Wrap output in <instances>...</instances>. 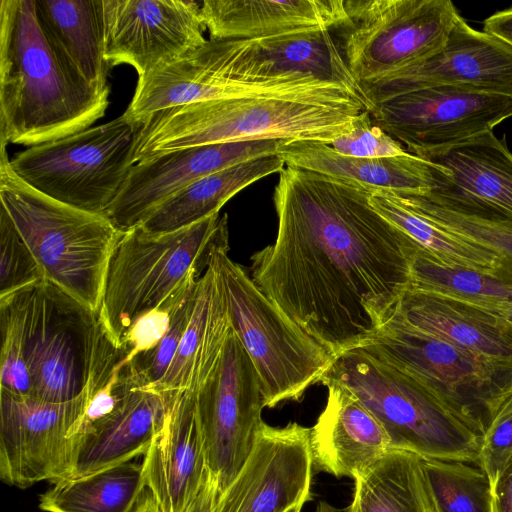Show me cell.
<instances>
[{"label":"cell","instance_id":"47","mask_svg":"<svg viewBox=\"0 0 512 512\" xmlns=\"http://www.w3.org/2000/svg\"><path fill=\"white\" fill-rule=\"evenodd\" d=\"M315 512H339V510L326 501H320Z\"/></svg>","mask_w":512,"mask_h":512},{"label":"cell","instance_id":"41","mask_svg":"<svg viewBox=\"0 0 512 512\" xmlns=\"http://www.w3.org/2000/svg\"><path fill=\"white\" fill-rule=\"evenodd\" d=\"M344 156L358 158H384L406 154L402 144L376 125L368 110L361 112L348 133L329 144Z\"/></svg>","mask_w":512,"mask_h":512},{"label":"cell","instance_id":"30","mask_svg":"<svg viewBox=\"0 0 512 512\" xmlns=\"http://www.w3.org/2000/svg\"><path fill=\"white\" fill-rule=\"evenodd\" d=\"M353 480L345 512H439L423 459L412 452L389 449Z\"/></svg>","mask_w":512,"mask_h":512},{"label":"cell","instance_id":"20","mask_svg":"<svg viewBox=\"0 0 512 512\" xmlns=\"http://www.w3.org/2000/svg\"><path fill=\"white\" fill-rule=\"evenodd\" d=\"M178 393L131 386L115 408L82 431L72 477L145 454L165 424Z\"/></svg>","mask_w":512,"mask_h":512},{"label":"cell","instance_id":"26","mask_svg":"<svg viewBox=\"0 0 512 512\" xmlns=\"http://www.w3.org/2000/svg\"><path fill=\"white\" fill-rule=\"evenodd\" d=\"M415 155L447 170L429 193L480 205L512 219V152L493 131Z\"/></svg>","mask_w":512,"mask_h":512},{"label":"cell","instance_id":"1","mask_svg":"<svg viewBox=\"0 0 512 512\" xmlns=\"http://www.w3.org/2000/svg\"><path fill=\"white\" fill-rule=\"evenodd\" d=\"M373 191L284 167L276 240L252 256L254 282L334 358L370 343L409 286L416 244L372 207Z\"/></svg>","mask_w":512,"mask_h":512},{"label":"cell","instance_id":"45","mask_svg":"<svg viewBox=\"0 0 512 512\" xmlns=\"http://www.w3.org/2000/svg\"><path fill=\"white\" fill-rule=\"evenodd\" d=\"M490 312L499 316L512 327V298L498 301Z\"/></svg>","mask_w":512,"mask_h":512},{"label":"cell","instance_id":"43","mask_svg":"<svg viewBox=\"0 0 512 512\" xmlns=\"http://www.w3.org/2000/svg\"><path fill=\"white\" fill-rule=\"evenodd\" d=\"M218 495L217 483L207 471L199 493L186 512H213Z\"/></svg>","mask_w":512,"mask_h":512},{"label":"cell","instance_id":"19","mask_svg":"<svg viewBox=\"0 0 512 512\" xmlns=\"http://www.w3.org/2000/svg\"><path fill=\"white\" fill-rule=\"evenodd\" d=\"M142 467L161 512L188 510L208 471L195 395L178 393Z\"/></svg>","mask_w":512,"mask_h":512},{"label":"cell","instance_id":"40","mask_svg":"<svg viewBox=\"0 0 512 512\" xmlns=\"http://www.w3.org/2000/svg\"><path fill=\"white\" fill-rule=\"evenodd\" d=\"M197 281L189 286L176 304L169 329L158 346L128 364L129 371L142 386L158 385L170 368L193 311Z\"/></svg>","mask_w":512,"mask_h":512},{"label":"cell","instance_id":"6","mask_svg":"<svg viewBox=\"0 0 512 512\" xmlns=\"http://www.w3.org/2000/svg\"><path fill=\"white\" fill-rule=\"evenodd\" d=\"M227 215H212L166 233H150L140 225L123 231L109 259L99 325L112 345L138 317L162 306L192 274L206 268L210 249Z\"/></svg>","mask_w":512,"mask_h":512},{"label":"cell","instance_id":"11","mask_svg":"<svg viewBox=\"0 0 512 512\" xmlns=\"http://www.w3.org/2000/svg\"><path fill=\"white\" fill-rule=\"evenodd\" d=\"M195 403L207 469L220 494L246 462L264 423L260 378L233 327Z\"/></svg>","mask_w":512,"mask_h":512},{"label":"cell","instance_id":"28","mask_svg":"<svg viewBox=\"0 0 512 512\" xmlns=\"http://www.w3.org/2000/svg\"><path fill=\"white\" fill-rule=\"evenodd\" d=\"M38 21L60 56L89 84L109 89L103 0H35Z\"/></svg>","mask_w":512,"mask_h":512},{"label":"cell","instance_id":"36","mask_svg":"<svg viewBox=\"0 0 512 512\" xmlns=\"http://www.w3.org/2000/svg\"><path fill=\"white\" fill-rule=\"evenodd\" d=\"M439 512H492V490L479 467L456 461L423 459Z\"/></svg>","mask_w":512,"mask_h":512},{"label":"cell","instance_id":"21","mask_svg":"<svg viewBox=\"0 0 512 512\" xmlns=\"http://www.w3.org/2000/svg\"><path fill=\"white\" fill-rule=\"evenodd\" d=\"M327 403L310 428L313 468L335 477L354 479L391 449L390 438L369 408L348 388L333 380Z\"/></svg>","mask_w":512,"mask_h":512},{"label":"cell","instance_id":"37","mask_svg":"<svg viewBox=\"0 0 512 512\" xmlns=\"http://www.w3.org/2000/svg\"><path fill=\"white\" fill-rule=\"evenodd\" d=\"M35 286L0 297L2 335L0 390L17 396L31 394L26 350L29 310Z\"/></svg>","mask_w":512,"mask_h":512},{"label":"cell","instance_id":"16","mask_svg":"<svg viewBox=\"0 0 512 512\" xmlns=\"http://www.w3.org/2000/svg\"><path fill=\"white\" fill-rule=\"evenodd\" d=\"M459 87L512 98V46L470 27L460 16L432 56L361 87L368 111L393 97L433 87Z\"/></svg>","mask_w":512,"mask_h":512},{"label":"cell","instance_id":"44","mask_svg":"<svg viewBox=\"0 0 512 512\" xmlns=\"http://www.w3.org/2000/svg\"><path fill=\"white\" fill-rule=\"evenodd\" d=\"M483 31L501 38L512 46V7L489 16L484 21Z\"/></svg>","mask_w":512,"mask_h":512},{"label":"cell","instance_id":"17","mask_svg":"<svg viewBox=\"0 0 512 512\" xmlns=\"http://www.w3.org/2000/svg\"><path fill=\"white\" fill-rule=\"evenodd\" d=\"M310 428L262 424L241 470L213 512H287L311 499Z\"/></svg>","mask_w":512,"mask_h":512},{"label":"cell","instance_id":"12","mask_svg":"<svg viewBox=\"0 0 512 512\" xmlns=\"http://www.w3.org/2000/svg\"><path fill=\"white\" fill-rule=\"evenodd\" d=\"M336 97L322 81H263L236 71L229 40H207L179 59L138 78L124 116L140 124L150 115L195 102L244 96Z\"/></svg>","mask_w":512,"mask_h":512},{"label":"cell","instance_id":"3","mask_svg":"<svg viewBox=\"0 0 512 512\" xmlns=\"http://www.w3.org/2000/svg\"><path fill=\"white\" fill-rule=\"evenodd\" d=\"M366 102L339 97L244 96L156 112L140 126L136 162L162 152L223 143L303 140L330 144L352 130Z\"/></svg>","mask_w":512,"mask_h":512},{"label":"cell","instance_id":"18","mask_svg":"<svg viewBox=\"0 0 512 512\" xmlns=\"http://www.w3.org/2000/svg\"><path fill=\"white\" fill-rule=\"evenodd\" d=\"M284 141L202 145L162 152L138 161L104 215L119 231L129 230L194 181L253 158L278 154Z\"/></svg>","mask_w":512,"mask_h":512},{"label":"cell","instance_id":"13","mask_svg":"<svg viewBox=\"0 0 512 512\" xmlns=\"http://www.w3.org/2000/svg\"><path fill=\"white\" fill-rule=\"evenodd\" d=\"M97 329L98 313L48 282L34 287L26 350L30 397L61 403L82 393Z\"/></svg>","mask_w":512,"mask_h":512},{"label":"cell","instance_id":"5","mask_svg":"<svg viewBox=\"0 0 512 512\" xmlns=\"http://www.w3.org/2000/svg\"><path fill=\"white\" fill-rule=\"evenodd\" d=\"M0 201L45 281L98 313L109 259L122 231L104 214L62 203L21 180L5 145H0Z\"/></svg>","mask_w":512,"mask_h":512},{"label":"cell","instance_id":"39","mask_svg":"<svg viewBox=\"0 0 512 512\" xmlns=\"http://www.w3.org/2000/svg\"><path fill=\"white\" fill-rule=\"evenodd\" d=\"M45 281L35 256L18 233L12 220L0 209V297Z\"/></svg>","mask_w":512,"mask_h":512},{"label":"cell","instance_id":"9","mask_svg":"<svg viewBox=\"0 0 512 512\" xmlns=\"http://www.w3.org/2000/svg\"><path fill=\"white\" fill-rule=\"evenodd\" d=\"M331 30L360 88L437 53L460 17L450 0H345Z\"/></svg>","mask_w":512,"mask_h":512},{"label":"cell","instance_id":"29","mask_svg":"<svg viewBox=\"0 0 512 512\" xmlns=\"http://www.w3.org/2000/svg\"><path fill=\"white\" fill-rule=\"evenodd\" d=\"M285 166L278 154L253 158L208 174L159 205L140 226L150 233H166L218 214L245 187Z\"/></svg>","mask_w":512,"mask_h":512},{"label":"cell","instance_id":"38","mask_svg":"<svg viewBox=\"0 0 512 512\" xmlns=\"http://www.w3.org/2000/svg\"><path fill=\"white\" fill-rule=\"evenodd\" d=\"M486 429L477 465L487 475L491 490L512 460V374L489 388L480 399Z\"/></svg>","mask_w":512,"mask_h":512},{"label":"cell","instance_id":"2","mask_svg":"<svg viewBox=\"0 0 512 512\" xmlns=\"http://www.w3.org/2000/svg\"><path fill=\"white\" fill-rule=\"evenodd\" d=\"M109 93L55 50L35 0L0 1V145L31 147L90 128L105 115Z\"/></svg>","mask_w":512,"mask_h":512},{"label":"cell","instance_id":"8","mask_svg":"<svg viewBox=\"0 0 512 512\" xmlns=\"http://www.w3.org/2000/svg\"><path fill=\"white\" fill-rule=\"evenodd\" d=\"M124 115L17 153L10 166L41 193L75 208L104 214L136 164L140 129Z\"/></svg>","mask_w":512,"mask_h":512},{"label":"cell","instance_id":"4","mask_svg":"<svg viewBox=\"0 0 512 512\" xmlns=\"http://www.w3.org/2000/svg\"><path fill=\"white\" fill-rule=\"evenodd\" d=\"M323 380L342 384L369 408L385 428L391 449L477 464L483 434L478 420L431 379L358 347L336 357Z\"/></svg>","mask_w":512,"mask_h":512},{"label":"cell","instance_id":"31","mask_svg":"<svg viewBox=\"0 0 512 512\" xmlns=\"http://www.w3.org/2000/svg\"><path fill=\"white\" fill-rule=\"evenodd\" d=\"M393 196L443 229L496 254L499 266L493 278L512 288V219L480 205L432 193Z\"/></svg>","mask_w":512,"mask_h":512},{"label":"cell","instance_id":"25","mask_svg":"<svg viewBox=\"0 0 512 512\" xmlns=\"http://www.w3.org/2000/svg\"><path fill=\"white\" fill-rule=\"evenodd\" d=\"M210 40L266 39L331 31L346 16L345 0H205Z\"/></svg>","mask_w":512,"mask_h":512},{"label":"cell","instance_id":"24","mask_svg":"<svg viewBox=\"0 0 512 512\" xmlns=\"http://www.w3.org/2000/svg\"><path fill=\"white\" fill-rule=\"evenodd\" d=\"M285 166L335 177L374 191L402 196L427 194L442 182L445 168L407 152L384 158L344 156L318 141L285 140L278 150Z\"/></svg>","mask_w":512,"mask_h":512},{"label":"cell","instance_id":"15","mask_svg":"<svg viewBox=\"0 0 512 512\" xmlns=\"http://www.w3.org/2000/svg\"><path fill=\"white\" fill-rule=\"evenodd\" d=\"M105 59L143 77L207 40L201 6L189 0H103Z\"/></svg>","mask_w":512,"mask_h":512},{"label":"cell","instance_id":"22","mask_svg":"<svg viewBox=\"0 0 512 512\" xmlns=\"http://www.w3.org/2000/svg\"><path fill=\"white\" fill-rule=\"evenodd\" d=\"M362 347L440 384L473 412L484 433L485 425L470 391H477L480 404L479 391L493 386L491 383L499 372L495 367L468 351L391 318Z\"/></svg>","mask_w":512,"mask_h":512},{"label":"cell","instance_id":"33","mask_svg":"<svg viewBox=\"0 0 512 512\" xmlns=\"http://www.w3.org/2000/svg\"><path fill=\"white\" fill-rule=\"evenodd\" d=\"M370 203L414 244L442 265L470 269L490 277L497 270L499 258L492 251L443 229L402 204L393 195L373 191Z\"/></svg>","mask_w":512,"mask_h":512},{"label":"cell","instance_id":"32","mask_svg":"<svg viewBox=\"0 0 512 512\" xmlns=\"http://www.w3.org/2000/svg\"><path fill=\"white\" fill-rule=\"evenodd\" d=\"M142 464L124 462L54 483L40 496L45 512H133L146 490Z\"/></svg>","mask_w":512,"mask_h":512},{"label":"cell","instance_id":"10","mask_svg":"<svg viewBox=\"0 0 512 512\" xmlns=\"http://www.w3.org/2000/svg\"><path fill=\"white\" fill-rule=\"evenodd\" d=\"M88 399L86 386L61 403L0 390L1 480L25 489L71 478Z\"/></svg>","mask_w":512,"mask_h":512},{"label":"cell","instance_id":"42","mask_svg":"<svg viewBox=\"0 0 512 512\" xmlns=\"http://www.w3.org/2000/svg\"><path fill=\"white\" fill-rule=\"evenodd\" d=\"M492 512H512V460L492 490Z\"/></svg>","mask_w":512,"mask_h":512},{"label":"cell","instance_id":"14","mask_svg":"<svg viewBox=\"0 0 512 512\" xmlns=\"http://www.w3.org/2000/svg\"><path fill=\"white\" fill-rule=\"evenodd\" d=\"M369 112L376 125L415 155L493 131L512 116V98L459 87H433L393 97Z\"/></svg>","mask_w":512,"mask_h":512},{"label":"cell","instance_id":"46","mask_svg":"<svg viewBox=\"0 0 512 512\" xmlns=\"http://www.w3.org/2000/svg\"><path fill=\"white\" fill-rule=\"evenodd\" d=\"M133 512H161L151 491L145 490Z\"/></svg>","mask_w":512,"mask_h":512},{"label":"cell","instance_id":"35","mask_svg":"<svg viewBox=\"0 0 512 512\" xmlns=\"http://www.w3.org/2000/svg\"><path fill=\"white\" fill-rule=\"evenodd\" d=\"M408 289L489 312L498 301L512 298V288L495 278L470 269L442 265L417 245L410 257Z\"/></svg>","mask_w":512,"mask_h":512},{"label":"cell","instance_id":"7","mask_svg":"<svg viewBox=\"0 0 512 512\" xmlns=\"http://www.w3.org/2000/svg\"><path fill=\"white\" fill-rule=\"evenodd\" d=\"M228 226L210 249L222 280L233 330L260 378L264 407L300 401L321 381L333 355L284 314L228 256Z\"/></svg>","mask_w":512,"mask_h":512},{"label":"cell","instance_id":"23","mask_svg":"<svg viewBox=\"0 0 512 512\" xmlns=\"http://www.w3.org/2000/svg\"><path fill=\"white\" fill-rule=\"evenodd\" d=\"M390 318L512 374V327L489 311L407 289Z\"/></svg>","mask_w":512,"mask_h":512},{"label":"cell","instance_id":"27","mask_svg":"<svg viewBox=\"0 0 512 512\" xmlns=\"http://www.w3.org/2000/svg\"><path fill=\"white\" fill-rule=\"evenodd\" d=\"M231 330L222 280L209 252L207 266L197 281L193 311L175 358L165 377L154 387L196 395L217 367Z\"/></svg>","mask_w":512,"mask_h":512},{"label":"cell","instance_id":"48","mask_svg":"<svg viewBox=\"0 0 512 512\" xmlns=\"http://www.w3.org/2000/svg\"><path fill=\"white\" fill-rule=\"evenodd\" d=\"M302 505H297L292 508H290L287 512H301Z\"/></svg>","mask_w":512,"mask_h":512},{"label":"cell","instance_id":"34","mask_svg":"<svg viewBox=\"0 0 512 512\" xmlns=\"http://www.w3.org/2000/svg\"><path fill=\"white\" fill-rule=\"evenodd\" d=\"M254 40L263 54L280 70L337 83L366 102L331 31H313Z\"/></svg>","mask_w":512,"mask_h":512}]
</instances>
